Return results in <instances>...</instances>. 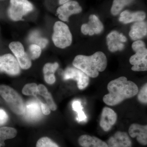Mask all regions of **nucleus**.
Here are the masks:
<instances>
[{
	"mask_svg": "<svg viewBox=\"0 0 147 147\" xmlns=\"http://www.w3.org/2000/svg\"><path fill=\"white\" fill-rule=\"evenodd\" d=\"M134 0H114L111 12L114 16L118 15L125 6L131 3Z\"/></svg>",
	"mask_w": 147,
	"mask_h": 147,
	"instance_id": "obj_22",
	"label": "nucleus"
},
{
	"mask_svg": "<svg viewBox=\"0 0 147 147\" xmlns=\"http://www.w3.org/2000/svg\"><path fill=\"white\" fill-rule=\"evenodd\" d=\"M41 110L39 100L31 99L25 105V115L26 118L31 121L38 119L41 115Z\"/></svg>",
	"mask_w": 147,
	"mask_h": 147,
	"instance_id": "obj_14",
	"label": "nucleus"
},
{
	"mask_svg": "<svg viewBox=\"0 0 147 147\" xmlns=\"http://www.w3.org/2000/svg\"><path fill=\"white\" fill-rule=\"evenodd\" d=\"M39 102L40 103L41 111H42V113L45 115H49L51 113L50 108H49V106L47 105V104H45L44 102H41L40 100H39Z\"/></svg>",
	"mask_w": 147,
	"mask_h": 147,
	"instance_id": "obj_32",
	"label": "nucleus"
},
{
	"mask_svg": "<svg viewBox=\"0 0 147 147\" xmlns=\"http://www.w3.org/2000/svg\"><path fill=\"white\" fill-rule=\"evenodd\" d=\"M117 118V113L113 109L108 107H104L100 117V126L104 131H109L115 124Z\"/></svg>",
	"mask_w": 147,
	"mask_h": 147,
	"instance_id": "obj_12",
	"label": "nucleus"
},
{
	"mask_svg": "<svg viewBox=\"0 0 147 147\" xmlns=\"http://www.w3.org/2000/svg\"><path fill=\"white\" fill-rule=\"evenodd\" d=\"M38 94L44 97L47 102V105L49 106L50 109L53 111L57 110V105L53 100L52 95L48 92L47 88L44 85L40 84L38 86Z\"/></svg>",
	"mask_w": 147,
	"mask_h": 147,
	"instance_id": "obj_20",
	"label": "nucleus"
},
{
	"mask_svg": "<svg viewBox=\"0 0 147 147\" xmlns=\"http://www.w3.org/2000/svg\"><path fill=\"white\" fill-rule=\"evenodd\" d=\"M82 10L79 3L76 1H71L59 7L57 9V13L61 20L67 21L71 15L81 13Z\"/></svg>",
	"mask_w": 147,
	"mask_h": 147,
	"instance_id": "obj_9",
	"label": "nucleus"
},
{
	"mask_svg": "<svg viewBox=\"0 0 147 147\" xmlns=\"http://www.w3.org/2000/svg\"><path fill=\"white\" fill-rule=\"evenodd\" d=\"M36 147H59L57 144L50 138L43 137L40 138L36 143Z\"/></svg>",
	"mask_w": 147,
	"mask_h": 147,
	"instance_id": "obj_28",
	"label": "nucleus"
},
{
	"mask_svg": "<svg viewBox=\"0 0 147 147\" xmlns=\"http://www.w3.org/2000/svg\"><path fill=\"white\" fill-rule=\"evenodd\" d=\"M138 99L139 102L143 104L147 103V84H146L139 91L138 94Z\"/></svg>",
	"mask_w": 147,
	"mask_h": 147,
	"instance_id": "obj_30",
	"label": "nucleus"
},
{
	"mask_svg": "<svg viewBox=\"0 0 147 147\" xmlns=\"http://www.w3.org/2000/svg\"><path fill=\"white\" fill-rule=\"evenodd\" d=\"M135 54L129 59L130 63L133 66L131 70L134 71H142L147 70V49L146 47L134 50Z\"/></svg>",
	"mask_w": 147,
	"mask_h": 147,
	"instance_id": "obj_8",
	"label": "nucleus"
},
{
	"mask_svg": "<svg viewBox=\"0 0 147 147\" xmlns=\"http://www.w3.org/2000/svg\"><path fill=\"white\" fill-rule=\"evenodd\" d=\"M147 33L146 22L140 21H137L131 26L129 35L132 40H137L146 36Z\"/></svg>",
	"mask_w": 147,
	"mask_h": 147,
	"instance_id": "obj_16",
	"label": "nucleus"
},
{
	"mask_svg": "<svg viewBox=\"0 0 147 147\" xmlns=\"http://www.w3.org/2000/svg\"><path fill=\"white\" fill-rule=\"evenodd\" d=\"M33 9L31 3L28 0H10L9 16L14 21L23 20V17Z\"/></svg>",
	"mask_w": 147,
	"mask_h": 147,
	"instance_id": "obj_5",
	"label": "nucleus"
},
{
	"mask_svg": "<svg viewBox=\"0 0 147 147\" xmlns=\"http://www.w3.org/2000/svg\"><path fill=\"white\" fill-rule=\"evenodd\" d=\"M72 35L66 24L61 21L55 23L53 40L55 46L63 49L68 47L72 42Z\"/></svg>",
	"mask_w": 147,
	"mask_h": 147,
	"instance_id": "obj_4",
	"label": "nucleus"
},
{
	"mask_svg": "<svg viewBox=\"0 0 147 147\" xmlns=\"http://www.w3.org/2000/svg\"><path fill=\"white\" fill-rule=\"evenodd\" d=\"M0 147H2L1 146V145H0Z\"/></svg>",
	"mask_w": 147,
	"mask_h": 147,
	"instance_id": "obj_34",
	"label": "nucleus"
},
{
	"mask_svg": "<svg viewBox=\"0 0 147 147\" xmlns=\"http://www.w3.org/2000/svg\"><path fill=\"white\" fill-rule=\"evenodd\" d=\"M28 40L31 43L38 45L41 49L45 48L48 42V40L42 37L39 32L37 31H34L31 33L28 37Z\"/></svg>",
	"mask_w": 147,
	"mask_h": 147,
	"instance_id": "obj_21",
	"label": "nucleus"
},
{
	"mask_svg": "<svg viewBox=\"0 0 147 147\" xmlns=\"http://www.w3.org/2000/svg\"><path fill=\"white\" fill-rule=\"evenodd\" d=\"M19 66L21 67L23 69H28L31 67L32 65L31 60L29 55L27 53H25V54L22 57L17 58Z\"/></svg>",
	"mask_w": 147,
	"mask_h": 147,
	"instance_id": "obj_27",
	"label": "nucleus"
},
{
	"mask_svg": "<svg viewBox=\"0 0 147 147\" xmlns=\"http://www.w3.org/2000/svg\"><path fill=\"white\" fill-rule=\"evenodd\" d=\"M72 108L77 113V120L79 122H85L87 121V117L83 110L81 102L78 100H74L72 104Z\"/></svg>",
	"mask_w": 147,
	"mask_h": 147,
	"instance_id": "obj_24",
	"label": "nucleus"
},
{
	"mask_svg": "<svg viewBox=\"0 0 147 147\" xmlns=\"http://www.w3.org/2000/svg\"><path fill=\"white\" fill-rule=\"evenodd\" d=\"M103 26L97 16L92 14L89 16V21L88 24L82 25L81 31L84 35L89 34L92 36L98 34L102 31Z\"/></svg>",
	"mask_w": 147,
	"mask_h": 147,
	"instance_id": "obj_11",
	"label": "nucleus"
},
{
	"mask_svg": "<svg viewBox=\"0 0 147 147\" xmlns=\"http://www.w3.org/2000/svg\"><path fill=\"white\" fill-rule=\"evenodd\" d=\"M146 17V13L144 11L132 12L128 10H125L121 13L119 21L123 24H127L131 22L143 21Z\"/></svg>",
	"mask_w": 147,
	"mask_h": 147,
	"instance_id": "obj_17",
	"label": "nucleus"
},
{
	"mask_svg": "<svg viewBox=\"0 0 147 147\" xmlns=\"http://www.w3.org/2000/svg\"><path fill=\"white\" fill-rule=\"evenodd\" d=\"M22 93L26 95L36 96L38 94L37 85L34 83L26 84L23 88Z\"/></svg>",
	"mask_w": 147,
	"mask_h": 147,
	"instance_id": "obj_26",
	"label": "nucleus"
},
{
	"mask_svg": "<svg viewBox=\"0 0 147 147\" xmlns=\"http://www.w3.org/2000/svg\"><path fill=\"white\" fill-rule=\"evenodd\" d=\"M17 130L9 127H0V139L5 141L7 139L14 138L17 135Z\"/></svg>",
	"mask_w": 147,
	"mask_h": 147,
	"instance_id": "obj_23",
	"label": "nucleus"
},
{
	"mask_svg": "<svg viewBox=\"0 0 147 147\" xmlns=\"http://www.w3.org/2000/svg\"><path fill=\"white\" fill-rule=\"evenodd\" d=\"M78 142L82 147H108L107 143L101 139L86 134L80 136Z\"/></svg>",
	"mask_w": 147,
	"mask_h": 147,
	"instance_id": "obj_18",
	"label": "nucleus"
},
{
	"mask_svg": "<svg viewBox=\"0 0 147 147\" xmlns=\"http://www.w3.org/2000/svg\"><path fill=\"white\" fill-rule=\"evenodd\" d=\"M8 117L5 111L0 109V126L2 125L7 122Z\"/></svg>",
	"mask_w": 147,
	"mask_h": 147,
	"instance_id": "obj_31",
	"label": "nucleus"
},
{
	"mask_svg": "<svg viewBox=\"0 0 147 147\" xmlns=\"http://www.w3.org/2000/svg\"><path fill=\"white\" fill-rule=\"evenodd\" d=\"M58 67L59 64L57 63H47L44 65L43 69L44 79L47 84H53L55 83L56 78L55 73Z\"/></svg>",
	"mask_w": 147,
	"mask_h": 147,
	"instance_id": "obj_19",
	"label": "nucleus"
},
{
	"mask_svg": "<svg viewBox=\"0 0 147 147\" xmlns=\"http://www.w3.org/2000/svg\"><path fill=\"white\" fill-rule=\"evenodd\" d=\"M73 65L89 77L96 78L99 72L104 71L107 67V57L105 54L100 51L91 56L79 55L74 58Z\"/></svg>",
	"mask_w": 147,
	"mask_h": 147,
	"instance_id": "obj_2",
	"label": "nucleus"
},
{
	"mask_svg": "<svg viewBox=\"0 0 147 147\" xmlns=\"http://www.w3.org/2000/svg\"><path fill=\"white\" fill-rule=\"evenodd\" d=\"M64 80L73 79L77 82L79 90H83L89 84V77L82 70L76 67H69L65 69L63 74Z\"/></svg>",
	"mask_w": 147,
	"mask_h": 147,
	"instance_id": "obj_6",
	"label": "nucleus"
},
{
	"mask_svg": "<svg viewBox=\"0 0 147 147\" xmlns=\"http://www.w3.org/2000/svg\"><path fill=\"white\" fill-rule=\"evenodd\" d=\"M9 48L16 58L22 57L25 54L24 47L21 42H13L10 43Z\"/></svg>",
	"mask_w": 147,
	"mask_h": 147,
	"instance_id": "obj_25",
	"label": "nucleus"
},
{
	"mask_svg": "<svg viewBox=\"0 0 147 147\" xmlns=\"http://www.w3.org/2000/svg\"><path fill=\"white\" fill-rule=\"evenodd\" d=\"M107 88L109 93L103 97L106 105L115 106L125 99L131 98L137 94L139 88L134 82L128 81L124 76H121L109 82Z\"/></svg>",
	"mask_w": 147,
	"mask_h": 147,
	"instance_id": "obj_1",
	"label": "nucleus"
},
{
	"mask_svg": "<svg viewBox=\"0 0 147 147\" xmlns=\"http://www.w3.org/2000/svg\"><path fill=\"white\" fill-rule=\"evenodd\" d=\"M108 147H132V142L128 134L118 131L110 137L108 141Z\"/></svg>",
	"mask_w": 147,
	"mask_h": 147,
	"instance_id": "obj_13",
	"label": "nucleus"
},
{
	"mask_svg": "<svg viewBox=\"0 0 147 147\" xmlns=\"http://www.w3.org/2000/svg\"><path fill=\"white\" fill-rule=\"evenodd\" d=\"M41 53V49L38 45L32 44L29 47V56L31 59H36L39 57Z\"/></svg>",
	"mask_w": 147,
	"mask_h": 147,
	"instance_id": "obj_29",
	"label": "nucleus"
},
{
	"mask_svg": "<svg viewBox=\"0 0 147 147\" xmlns=\"http://www.w3.org/2000/svg\"><path fill=\"white\" fill-rule=\"evenodd\" d=\"M69 0H59V3L60 5H63L65 3L68 2Z\"/></svg>",
	"mask_w": 147,
	"mask_h": 147,
	"instance_id": "obj_33",
	"label": "nucleus"
},
{
	"mask_svg": "<svg viewBox=\"0 0 147 147\" xmlns=\"http://www.w3.org/2000/svg\"><path fill=\"white\" fill-rule=\"evenodd\" d=\"M129 134L132 138H137V142L143 146L147 144V125L133 123L129 128Z\"/></svg>",
	"mask_w": 147,
	"mask_h": 147,
	"instance_id": "obj_15",
	"label": "nucleus"
},
{
	"mask_svg": "<svg viewBox=\"0 0 147 147\" xmlns=\"http://www.w3.org/2000/svg\"><path fill=\"white\" fill-rule=\"evenodd\" d=\"M20 67L16 58L11 54L0 56V72L12 76L20 73Z\"/></svg>",
	"mask_w": 147,
	"mask_h": 147,
	"instance_id": "obj_7",
	"label": "nucleus"
},
{
	"mask_svg": "<svg viewBox=\"0 0 147 147\" xmlns=\"http://www.w3.org/2000/svg\"><path fill=\"white\" fill-rule=\"evenodd\" d=\"M127 40L126 37L122 33L116 31L111 32L106 37L108 49L111 52L123 50L124 47L123 42H126Z\"/></svg>",
	"mask_w": 147,
	"mask_h": 147,
	"instance_id": "obj_10",
	"label": "nucleus"
},
{
	"mask_svg": "<svg viewBox=\"0 0 147 147\" xmlns=\"http://www.w3.org/2000/svg\"><path fill=\"white\" fill-rule=\"evenodd\" d=\"M0 95L13 113L16 115H24L25 105L21 96L16 90L8 86L1 85L0 86Z\"/></svg>",
	"mask_w": 147,
	"mask_h": 147,
	"instance_id": "obj_3",
	"label": "nucleus"
}]
</instances>
